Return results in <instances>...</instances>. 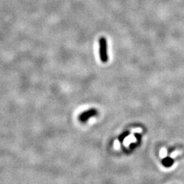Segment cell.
<instances>
[{"instance_id": "7", "label": "cell", "mask_w": 184, "mask_h": 184, "mask_svg": "<svg viewBox=\"0 0 184 184\" xmlns=\"http://www.w3.org/2000/svg\"><path fill=\"white\" fill-rule=\"evenodd\" d=\"M142 132V129L140 128V127H138V128H135V129H132L131 130V132L132 133H134V132Z\"/></svg>"}, {"instance_id": "6", "label": "cell", "mask_w": 184, "mask_h": 184, "mask_svg": "<svg viewBox=\"0 0 184 184\" xmlns=\"http://www.w3.org/2000/svg\"><path fill=\"white\" fill-rule=\"evenodd\" d=\"M114 147H115V149H120V142H119V141L117 140L115 141V142H114Z\"/></svg>"}, {"instance_id": "3", "label": "cell", "mask_w": 184, "mask_h": 184, "mask_svg": "<svg viewBox=\"0 0 184 184\" xmlns=\"http://www.w3.org/2000/svg\"><path fill=\"white\" fill-rule=\"evenodd\" d=\"M136 138L133 134H130V135L126 136L125 138L124 141H123V145L125 147H129V145L132 143H136Z\"/></svg>"}, {"instance_id": "1", "label": "cell", "mask_w": 184, "mask_h": 184, "mask_svg": "<svg viewBox=\"0 0 184 184\" xmlns=\"http://www.w3.org/2000/svg\"><path fill=\"white\" fill-rule=\"evenodd\" d=\"M98 42H99V55L100 61L105 64L109 61L107 40L104 36L100 37Z\"/></svg>"}, {"instance_id": "5", "label": "cell", "mask_w": 184, "mask_h": 184, "mask_svg": "<svg viewBox=\"0 0 184 184\" xmlns=\"http://www.w3.org/2000/svg\"><path fill=\"white\" fill-rule=\"evenodd\" d=\"M166 156H167V151H166L164 149H162L160 151V157L161 158H165Z\"/></svg>"}, {"instance_id": "2", "label": "cell", "mask_w": 184, "mask_h": 184, "mask_svg": "<svg viewBox=\"0 0 184 184\" xmlns=\"http://www.w3.org/2000/svg\"><path fill=\"white\" fill-rule=\"evenodd\" d=\"M96 114H97V113H96V111H95V110H91V111H87L86 113H83L81 115H80V120L81 121H86L87 119L93 116V115H96Z\"/></svg>"}, {"instance_id": "4", "label": "cell", "mask_w": 184, "mask_h": 184, "mask_svg": "<svg viewBox=\"0 0 184 184\" xmlns=\"http://www.w3.org/2000/svg\"><path fill=\"white\" fill-rule=\"evenodd\" d=\"M162 164L165 166V167H169L173 164V161H172L171 158H165L164 160L162 161Z\"/></svg>"}]
</instances>
